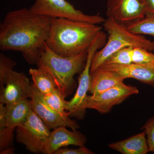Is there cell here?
<instances>
[{
    "mask_svg": "<svg viewBox=\"0 0 154 154\" xmlns=\"http://www.w3.org/2000/svg\"><path fill=\"white\" fill-rule=\"evenodd\" d=\"M51 19L29 9L10 11L0 25V49L19 51L28 63L37 65L49 35Z\"/></svg>",
    "mask_w": 154,
    "mask_h": 154,
    "instance_id": "obj_1",
    "label": "cell"
},
{
    "mask_svg": "<svg viewBox=\"0 0 154 154\" xmlns=\"http://www.w3.org/2000/svg\"><path fill=\"white\" fill-rule=\"evenodd\" d=\"M125 79L114 72L99 67L91 72L89 92L96 95L114 86L124 83Z\"/></svg>",
    "mask_w": 154,
    "mask_h": 154,
    "instance_id": "obj_15",
    "label": "cell"
},
{
    "mask_svg": "<svg viewBox=\"0 0 154 154\" xmlns=\"http://www.w3.org/2000/svg\"><path fill=\"white\" fill-rule=\"evenodd\" d=\"M146 10V17H154V0H144Z\"/></svg>",
    "mask_w": 154,
    "mask_h": 154,
    "instance_id": "obj_24",
    "label": "cell"
},
{
    "mask_svg": "<svg viewBox=\"0 0 154 154\" xmlns=\"http://www.w3.org/2000/svg\"><path fill=\"white\" fill-rule=\"evenodd\" d=\"M131 33L138 35H148L154 37V17H145L143 19L126 27Z\"/></svg>",
    "mask_w": 154,
    "mask_h": 154,
    "instance_id": "obj_19",
    "label": "cell"
},
{
    "mask_svg": "<svg viewBox=\"0 0 154 154\" xmlns=\"http://www.w3.org/2000/svg\"><path fill=\"white\" fill-rule=\"evenodd\" d=\"M106 35L101 32L88 50V56L85 67L81 72L79 85L75 96L70 101H67L66 110L71 117L78 119H84L86 109L84 107L89 92L91 82V69L92 59L97 50L104 46L106 41Z\"/></svg>",
    "mask_w": 154,
    "mask_h": 154,
    "instance_id": "obj_6",
    "label": "cell"
},
{
    "mask_svg": "<svg viewBox=\"0 0 154 154\" xmlns=\"http://www.w3.org/2000/svg\"><path fill=\"white\" fill-rule=\"evenodd\" d=\"M132 63L154 64V53L141 47H133L131 51Z\"/></svg>",
    "mask_w": 154,
    "mask_h": 154,
    "instance_id": "obj_21",
    "label": "cell"
},
{
    "mask_svg": "<svg viewBox=\"0 0 154 154\" xmlns=\"http://www.w3.org/2000/svg\"><path fill=\"white\" fill-rule=\"evenodd\" d=\"M102 31V27L97 24L52 18L45 43L58 55L73 56L88 51Z\"/></svg>",
    "mask_w": 154,
    "mask_h": 154,
    "instance_id": "obj_2",
    "label": "cell"
},
{
    "mask_svg": "<svg viewBox=\"0 0 154 154\" xmlns=\"http://www.w3.org/2000/svg\"><path fill=\"white\" fill-rule=\"evenodd\" d=\"M103 25L108 34V40L102 49L94 54L91 62V72L101 66L113 53L125 48L141 47L153 51V42L143 35L131 33L113 19L107 18Z\"/></svg>",
    "mask_w": 154,
    "mask_h": 154,
    "instance_id": "obj_4",
    "label": "cell"
},
{
    "mask_svg": "<svg viewBox=\"0 0 154 154\" xmlns=\"http://www.w3.org/2000/svg\"><path fill=\"white\" fill-rule=\"evenodd\" d=\"M42 95L45 102L54 112L64 118H70L66 110L67 101L57 88L51 94Z\"/></svg>",
    "mask_w": 154,
    "mask_h": 154,
    "instance_id": "obj_18",
    "label": "cell"
},
{
    "mask_svg": "<svg viewBox=\"0 0 154 154\" xmlns=\"http://www.w3.org/2000/svg\"><path fill=\"white\" fill-rule=\"evenodd\" d=\"M99 67L114 72L125 79H135L154 88V64H102Z\"/></svg>",
    "mask_w": 154,
    "mask_h": 154,
    "instance_id": "obj_14",
    "label": "cell"
},
{
    "mask_svg": "<svg viewBox=\"0 0 154 154\" xmlns=\"http://www.w3.org/2000/svg\"><path fill=\"white\" fill-rule=\"evenodd\" d=\"M133 48L126 47L119 50L109 57L102 64L122 65L132 63L131 51Z\"/></svg>",
    "mask_w": 154,
    "mask_h": 154,
    "instance_id": "obj_20",
    "label": "cell"
},
{
    "mask_svg": "<svg viewBox=\"0 0 154 154\" xmlns=\"http://www.w3.org/2000/svg\"><path fill=\"white\" fill-rule=\"evenodd\" d=\"M32 110L31 101L28 99L5 105L6 127L0 132L1 151L12 147L14 130L24 124Z\"/></svg>",
    "mask_w": 154,
    "mask_h": 154,
    "instance_id": "obj_11",
    "label": "cell"
},
{
    "mask_svg": "<svg viewBox=\"0 0 154 154\" xmlns=\"http://www.w3.org/2000/svg\"><path fill=\"white\" fill-rule=\"evenodd\" d=\"M88 53L87 51L73 56L63 57L54 52L45 43L40 54L37 67L42 68L49 73L57 89L65 98L72 93L75 88L74 77L82 71Z\"/></svg>",
    "mask_w": 154,
    "mask_h": 154,
    "instance_id": "obj_3",
    "label": "cell"
},
{
    "mask_svg": "<svg viewBox=\"0 0 154 154\" xmlns=\"http://www.w3.org/2000/svg\"><path fill=\"white\" fill-rule=\"evenodd\" d=\"M94 152L85 146H80L78 149H70L62 147L54 152L53 154H93Z\"/></svg>",
    "mask_w": 154,
    "mask_h": 154,
    "instance_id": "obj_23",
    "label": "cell"
},
{
    "mask_svg": "<svg viewBox=\"0 0 154 154\" xmlns=\"http://www.w3.org/2000/svg\"><path fill=\"white\" fill-rule=\"evenodd\" d=\"M143 129L146 132L149 152H153L154 150V116L147 121Z\"/></svg>",
    "mask_w": 154,
    "mask_h": 154,
    "instance_id": "obj_22",
    "label": "cell"
},
{
    "mask_svg": "<svg viewBox=\"0 0 154 154\" xmlns=\"http://www.w3.org/2000/svg\"><path fill=\"white\" fill-rule=\"evenodd\" d=\"M29 10L34 14L51 18H65L97 25L105 21L103 17L98 15L84 14L66 0H36Z\"/></svg>",
    "mask_w": 154,
    "mask_h": 154,
    "instance_id": "obj_7",
    "label": "cell"
},
{
    "mask_svg": "<svg viewBox=\"0 0 154 154\" xmlns=\"http://www.w3.org/2000/svg\"><path fill=\"white\" fill-rule=\"evenodd\" d=\"M16 65L14 60L0 54V102L5 105L30 98L32 95V84L23 73L14 70Z\"/></svg>",
    "mask_w": 154,
    "mask_h": 154,
    "instance_id": "obj_5",
    "label": "cell"
},
{
    "mask_svg": "<svg viewBox=\"0 0 154 154\" xmlns=\"http://www.w3.org/2000/svg\"><path fill=\"white\" fill-rule=\"evenodd\" d=\"M14 149L13 147H10L6 149H5L2 150L1 151V154H14Z\"/></svg>",
    "mask_w": 154,
    "mask_h": 154,
    "instance_id": "obj_25",
    "label": "cell"
},
{
    "mask_svg": "<svg viewBox=\"0 0 154 154\" xmlns=\"http://www.w3.org/2000/svg\"><path fill=\"white\" fill-rule=\"evenodd\" d=\"M153 153H154V150H153Z\"/></svg>",
    "mask_w": 154,
    "mask_h": 154,
    "instance_id": "obj_27",
    "label": "cell"
},
{
    "mask_svg": "<svg viewBox=\"0 0 154 154\" xmlns=\"http://www.w3.org/2000/svg\"><path fill=\"white\" fill-rule=\"evenodd\" d=\"M49 128L33 110L24 124L17 128L16 138L30 152L42 153L51 132Z\"/></svg>",
    "mask_w": 154,
    "mask_h": 154,
    "instance_id": "obj_8",
    "label": "cell"
},
{
    "mask_svg": "<svg viewBox=\"0 0 154 154\" xmlns=\"http://www.w3.org/2000/svg\"><path fill=\"white\" fill-rule=\"evenodd\" d=\"M153 47H154L153 51H154V41L153 42Z\"/></svg>",
    "mask_w": 154,
    "mask_h": 154,
    "instance_id": "obj_26",
    "label": "cell"
},
{
    "mask_svg": "<svg viewBox=\"0 0 154 154\" xmlns=\"http://www.w3.org/2000/svg\"><path fill=\"white\" fill-rule=\"evenodd\" d=\"M145 131L124 140L111 143L110 149L122 154H146L149 152Z\"/></svg>",
    "mask_w": 154,
    "mask_h": 154,
    "instance_id": "obj_16",
    "label": "cell"
},
{
    "mask_svg": "<svg viewBox=\"0 0 154 154\" xmlns=\"http://www.w3.org/2000/svg\"><path fill=\"white\" fill-rule=\"evenodd\" d=\"M29 73L33 81V86L43 95L51 94L57 89L52 76L42 68H30Z\"/></svg>",
    "mask_w": 154,
    "mask_h": 154,
    "instance_id": "obj_17",
    "label": "cell"
},
{
    "mask_svg": "<svg viewBox=\"0 0 154 154\" xmlns=\"http://www.w3.org/2000/svg\"><path fill=\"white\" fill-rule=\"evenodd\" d=\"M107 18L126 28L146 17L144 0H107Z\"/></svg>",
    "mask_w": 154,
    "mask_h": 154,
    "instance_id": "obj_10",
    "label": "cell"
},
{
    "mask_svg": "<svg viewBox=\"0 0 154 154\" xmlns=\"http://www.w3.org/2000/svg\"><path fill=\"white\" fill-rule=\"evenodd\" d=\"M87 141L85 136L77 130L71 131L66 127H59L51 132L42 153L53 154L59 149L68 146H83Z\"/></svg>",
    "mask_w": 154,
    "mask_h": 154,
    "instance_id": "obj_13",
    "label": "cell"
},
{
    "mask_svg": "<svg viewBox=\"0 0 154 154\" xmlns=\"http://www.w3.org/2000/svg\"><path fill=\"white\" fill-rule=\"evenodd\" d=\"M32 85V95L30 99L32 110L50 129L66 126L72 130H76L79 128L76 121L70 118H64L54 112L45 102L42 94L33 84Z\"/></svg>",
    "mask_w": 154,
    "mask_h": 154,
    "instance_id": "obj_12",
    "label": "cell"
},
{
    "mask_svg": "<svg viewBox=\"0 0 154 154\" xmlns=\"http://www.w3.org/2000/svg\"><path fill=\"white\" fill-rule=\"evenodd\" d=\"M139 93L134 86L124 83L114 86L96 95L88 96L85 102V109L96 110L101 113L110 112L113 107L119 105L130 96Z\"/></svg>",
    "mask_w": 154,
    "mask_h": 154,
    "instance_id": "obj_9",
    "label": "cell"
}]
</instances>
